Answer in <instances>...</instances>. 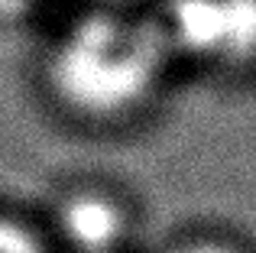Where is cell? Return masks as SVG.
I'll use <instances>...</instances> for the list:
<instances>
[{"mask_svg": "<svg viewBox=\"0 0 256 253\" xmlns=\"http://www.w3.org/2000/svg\"><path fill=\"white\" fill-rule=\"evenodd\" d=\"M0 253H39V250L20 228L0 221Z\"/></svg>", "mask_w": 256, "mask_h": 253, "instance_id": "cell-4", "label": "cell"}, {"mask_svg": "<svg viewBox=\"0 0 256 253\" xmlns=\"http://www.w3.org/2000/svg\"><path fill=\"white\" fill-rule=\"evenodd\" d=\"M62 224H65V234L72 237V244L82 247L84 253H104L120 237L117 208L110 202H104V198H94V195H82V198L65 204Z\"/></svg>", "mask_w": 256, "mask_h": 253, "instance_id": "cell-3", "label": "cell"}, {"mask_svg": "<svg viewBox=\"0 0 256 253\" xmlns=\"http://www.w3.org/2000/svg\"><path fill=\"white\" fill-rule=\"evenodd\" d=\"M98 4H100V6H126L130 0H98Z\"/></svg>", "mask_w": 256, "mask_h": 253, "instance_id": "cell-6", "label": "cell"}, {"mask_svg": "<svg viewBox=\"0 0 256 253\" xmlns=\"http://www.w3.org/2000/svg\"><path fill=\"white\" fill-rule=\"evenodd\" d=\"M188 253H227V250H220V247H194V250H188Z\"/></svg>", "mask_w": 256, "mask_h": 253, "instance_id": "cell-5", "label": "cell"}, {"mask_svg": "<svg viewBox=\"0 0 256 253\" xmlns=\"http://www.w3.org/2000/svg\"><path fill=\"white\" fill-rule=\"evenodd\" d=\"M159 23L172 52L211 65L256 58V0H169Z\"/></svg>", "mask_w": 256, "mask_h": 253, "instance_id": "cell-2", "label": "cell"}, {"mask_svg": "<svg viewBox=\"0 0 256 253\" xmlns=\"http://www.w3.org/2000/svg\"><path fill=\"white\" fill-rule=\"evenodd\" d=\"M169 58L172 46L159 20L126 6H98L56 42L49 82L68 108L88 117H117L156 91Z\"/></svg>", "mask_w": 256, "mask_h": 253, "instance_id": "cell-1", "label": "cell"}]
</instances>
